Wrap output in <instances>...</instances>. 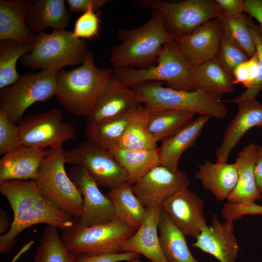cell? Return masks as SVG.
Returning <instances> with one entry per match:
<instances>
[{
  "label": "cell",
  "instance_id": "obj_39",
  "mask_svg": "<svg viewBox=\"0 0 262 262\" xmlns=\"http://www.w3.org/2000/svg\"><path fill=\"white\" fill-rule=\"evenodd\" d=\"M21 146L19 126L13 123L0 109V154L4 155Z\"/></svg>",
  "mask_w": 262,
  "mask_h": 262
},
{
  "label": "cell",
  "instance_id": "obj_10",
  "mask_svg": "<svg viewBox=\"0 0 262 262\" xmlns=\"http://www.w3.org/2000/svg\"><path fill=\"white\" fill-rule=\"evenodd\" d=\"M139 2L161 14L166 30L175 38L190 34L206 22L220 18L223 14L220 7L212 0L177 2L147 0Z\"/></svg>",
  "mask_w": 262,
  "mask_h": 262
},
{
  "label": "cell",
  "instance_id": "obj_13",
  "mask_svg": "<svg viewBox=\"0 0 262 262\" xmlns=\"http://www.w3.org/2000/svg\"><path fill=\"white\" fill-rule=\"evenodd\" d=\"M68 175L82 195L83 203L78 223L86 227L106 224L115 217L108 196L104 195L98 186L83 167L74 165Z\"/></svg>",
  "mask_w": 262,
  "mask_h": 262
},
{
  "label": "cell",
  "instance_id": "obj_17",
  "mask_svg": "<svg viewBox=\"0 0 262 262\" xmlns=\"http://www.w3.org/2000/svg\"><path fill=\"white\" fill-rule=\"evenodd\" d=\"M222 25L214 19L203 24L190 34L175 38L177 45L191 67L217 58Z\"/></svg>",
  "mask_w": 262,
  "mask_h": 262
},
{
  "label": "cell",
  "instance_id": "obj_5",
  "mask_svg": "<svg viewBox=\"0 0 262 262\" xmlns=\"http://www.w3.org/2000/svg\"><path fill=\"white\" fill-rule=\"evenodd\" d=\"M88 49L82 39L74 38L72 32L53 30L36 34L32 50L19 59L20 63L33 70L57 72L66 66L82 65Z\"/></svg>",
  "mask_w": 262,
  "mask_h": 262
},
{
  "label": "cell",
  "instance_id": "obj_49",
  "mask_svg": "<svg viewBox=\"0 0 262 262\" xmlns=\"http://www.w3.org/2000/svg\"><path fill=\"white\" fill-rule=\"evenodd\" d=\"M124 262H144L140 261L138 258L133 259L129 261H124Z\"/></svg>",
  "mask_w": 262,
  "mask_h": 262
},
{
  "label": "cell",
  "instance_id": "obj_31",
  "mask_svg": "<svg viewBox=\"0 0 262 262\" xmlns=\"http://www.w3.org/2000/svg\"><path fill=\"white\" fill-rule=\"evenodd\" d=\"M149 113L142 104L131 112L117 147L131 150H154L158 148L157 141L147 130Z\"/></svg>",
  "mask_w": 262,
  "mask_h": 262
},
{
  "label": "cell",
  "instance_id": "obj_4",
  "mask_svg": "<svg viewBox=\"0 0 262 262\" xmlns=\"http://www.w3.org/2000/svg\"><path fill=\"white\" fill-rule=\"evenodd\" d=\"M139 101L149 112L170 109L193 112L223 119L227 108L221 99L200 90L184 91L165 87L155 82H145L132 88Z\"/></svg>",
  "mask_w": 262,
  "mask_h": 262
},
{
  "label": "cell",
  "instance_id": "obj_14",
  "mask_svg": "<svg viewBox=\"0 0 262 262\" xmlns=\"http://www.w3.org/2000/svg\"><path fill=\"white\" fill-rule=\"evenodd\" d=\"M189 184L184 172H173L160 165L152 168L131 187L142 205L152 208L162 206L166 200Z\"/></svg>",
  "mask_w": 262,
  "mask_h": 262
},
{
  "label": "cell",
  "instance_id": "obj_48",
  "mask_svg": "<svg viewBox=\"0 0 262 262\" xmlns=\"http://www.w3.org/2000/svg\"><path fill=\"white\" fill-rule=\"evenodd\" d=\"M11 223H10L7 212L3 209L0 210V233L3 235L9 229Z\"/></svg>",
  "mask_w": 262,
  "mask_h": 262
},
{
  "label": "cell",
  "instance_id": "obj_30",
  "mask_svg": "<svg viewBox=\"0 0 262 262\" xmlns=\"http://www.w3.org/2000/svg\"><path fill=\"white\" fill-rule=\"evenodd\" d=\"M127 174V183L132 185L153 167L162 165L158 148L154 150H131L116 147L109 151Z\"/></svg>",
  "mask_w": 262,
  "mask_h": 262
},
{
  "label": "cell",
  "instance_id": "obj_9",
  "mask_svg": "<svg viewBox=\"0 0 262 262\" xmlns=\"http://www.w3.org/2000/svg\"><path fill=\"white\" fill-rule=\"evenodd\" d=\"M56 71L28 72L14 83L0 89V109L14 124L20 123L32 105L55 96Z\"/></svg>",
  "mask_w": 262,
  "mask_h": 262
},
{
  "label": "cell",
  "instance_id": "obj_8",
  "mask_svg": "<svg viewBox=\"0 0 262 262\" xmlns=\"http://www.w3.org/2000/svg\"><path fill=\"white\" fill-rule=\"evenodd\" d=\"M136 229L117 217L100 225L86 227L75 221L63 231L61 240L71 252L89 255L121 252L122 246Z\"/></svg>",
  "mask_w": 262,
  "mask_h": 262
},
{
  "label": "cell",
  "instance_id": "obj_36",
  "mask_svg": "<svg viewBox=\"0 0 262 262\" xmlns=\"http://www.w3.org/2000/svg\"><path fill=\"white\" fill-rule=\"evenodd\" d=\"M248 16L243 13L229 14L223 12L219 18L233 39L251 57L256 52L255 41L249 27Z\"/></svg>",
  "mask_w": 262,
  "mask_h": 262
},
{
  "label": "cell",
  "instance_id": "obj_15",
  "mask_svg": "<svg viewBox=\"0 0 262 262\" xmlns=\"http://www.w3.org/2000/svg\"><path fill=\"white\" fill-rule=\"evenodd\" d=\"M162 209L185 236L196 239L207 226L203 201L188 187L182 188L166 200Z\"/></svg>",
  "mask_w": 262,
  "mask_h": 262
},
{
  "label": "cell",
  "instance_id": "obj_2",
  "mask_svg": "<svg viewBox=\"0 0 262 262\" xmlns=\"http://www.w3.org/2000/svg\"><path fill=\"white\" fill-rule=\"evenodd\" d=\"M112 73V69L95 66L90 50L80 66L56 72L55 98L71 114L86 118L93 109Z\"/></svg>",
  "mask_w": 262,
  "mask_h": 262
},
{
  "label": "cell",
  "instance_id": "obj_20",
  "mask_svg": "<svg viewBox=\"0 0 262 262\" xmlns=\"http://www.w3.org/2000/svg\"><path fill=\"white\" fill-rule=\"evenodd\" d=\"M146 209L144 221L124 244L120 252L142 254L151 262H169L162 251L158 233L162 206Z\"/></svg>",
  "mask_w": 262,
  "mask_h": 262
},
{
  "label": "cell",
  "instance_id": "obj_29",
  "mask_svg": "<svg viewBox=\"0 0 262 262\" xmlns=\"http://www.w3.org/2000/svg\"><path fill=\"white\" fill-rule=\"evenodd\" d=\"M158 230L161 248L169 262H198L188 246L185 235L172 222L163 209Z\"/></svg>",
  "mask_w": 262,
  "mask_h": 262
},
{
  "label": "cell",
  "instance_id": "obj_25",
  "mask_svg": "<svg viewBox=\"0 0 262 262\" xmlns=\"http://www.w3.org/2000/svg\"><path fill=\"white\" fill-rule=\"evenodd\" d=\"M70 18L64 0H33L26 21L29 30L36 34L49 27L65 30Z\"/></svg>",
  "mask_w": 262,
  "mask_h": 262
},
{
  "label": "cell",
  "instance_id": "obj_23",
  "mask_svg": "<svg viewBox=\"0 0 262 262\" xmlns=\"http://www.w3.org/2000/svg\"><path fill=\"white\" fill-rule=\"evenodd\" d=\"M211 117L199 115L177 133L162 142L158 147L161 164L173 172H177L179 160L183 152L193 146Z\"/></svg>",
  "mask_w": 262,
  "mask_h": 262
},
{
  "label": "cell",
  "instance_id": "obj_34",
  "mask_svg": "<svg viewBox=\"0 0 262 262\" xmlns=\"http://www.w3.org/2000/svg\"><path fill=\"white\" fill-rule=\"evenodd\" d=\"M33 43L26 44L10 40H0V89L17 81L20 77L16 70L17 61L30 52Z\"/></svg>",
  "mask_w": 262,
  "mask_h": 262
},
{
  "label": "cell",
  "instance_id": "obj_16",
  "mask_svg": "<svg viewBox=\"0 0 262 262\" xmlns=\"http://www.w3.org/2000/svg\"><path fill=\"white\" fill-rule=\"evenodd\" d=\"M141 104L135 91L123 84L112 71L86 122L90 125L120 116Z\"/></svg>",
  "mask_w": 262,
  "mask_h": 262
},
{
  "label": "cell",
  "instance_id": "obj_46",
  "mask_svg": "<svg viewBox=\"0 0 262 262\" xmlns=\"http://www.w3.org/2000/svg\"><path fill=\"white\" fill-rule=\"evenodd\" d=\"M221 10L229 14H240L244 12V0H215Z\"/></svg>",
  "mask_w": 262,
  "mask_h": 262
},
{
  "label": "cell",
  "instance_id": "obj_19",
  "mask_svg": "<svg viewBox=\"0 0 262 262\" xmlns=\"http://www.w3.org/2000/svg\"><path fill=\"white\" fill-rule=\"evenodd\" d=\"M237 104L238 112L227 128L221 145L216 149L217 163L227 162L232 150L248 131L255 127H262V104L256 98Z\"/></svg>",
  "mask_w": 262,
  "mask_h": 262
},
{
  "label": "cell",
  "instance_id": "obj_35",
  "mask_svg": "<svg viewBox=\"0 0 262 262\" xmlns=\"http://www.w3.org/2000/svg\"><path fill=\"white\" fill-rule=\"evenodd\" d=\"M75 255L64 246L58 229L48 225L44 229L33 262H72Z\"/></svg>",
  "mask_w": 262,
  "mask_h": 262
},
{
  "label": "cell",
  "instance_id": "obj_12",
  "mask_svg": "<svg viewBox=\"0 0 262 262\" xmlns=\"http://www.w3.org/2000/svg\"><path fill=\"white\" fill-rule=\"evenodd\" d=\"M66 164L85 168L98 186L111 189L127 183V174L109 151L90 142L64 150Z\"/></svg>",
  "mask_w": 262,
  "mask_h": 262
},
{
  "label": "cell",
  "instance_id": "obj_32",
  "mask_svg": "<svg viewBox=\"0 0 262 262\" xmlns=\"http://www.w3.org/2000/svg\"><path fill=\"white\" fill-rule=\"evenodd\" d=\"M147 130L157 141L169 138L192 121L195 113L164 109L149 112Z\"/></svg>",
  "mask_w": 262,
  "mask_h": 262
},
{
  "label": "cell",
  "instance_id": "obj_18",
  "mask_svg": "<svg viewBox=\"0 0 262 262\" xmlns=\"http://www.w3.org/2000/svg\"><path fill=\"white\" fill-rule=\"evenodd\" d=\"M234 230L233 221L225 220L222 222L213 214L211 224L202 229L192 246L212 255L220 262H236L240 248Z\"/></svg>",
  "mask_w": 262,
  "mask_h": 262
},
{
  "label": "cell",
  "instance_id": "obj_37",
  "mask_svg": "<svg viewBox=\"0 0 262 262\" xmlns=\"http://www.w3.org/2000/svg\"><path fill=\"white\" fill-rule=\"evenodd\" d=\"M221 24L222 33L217 59L225 69L232 75L235 67L248 60L250 57Z\"/></svg>",
  "mask_w": 262,
  "mask_h": 262
},
{
  "label": "cell",
  "instance_id": "obj_28",
  "mask_svg": "<svg viewBox=\"0 0 262 262\" xmlns=\"http://www.w3.org/2000/svg\"><path fill=\"white\" fill-rule=\"evenodd\" d=\"M107 196L115 217L128 226L138 229L146 218L147 209L135 195L131 185L126 183L111 189Z\"/></svg>",
  "mask_w": 262,
  "mask_h": 262
},
{
  "label": "cell",
  "instance_id": "obj_38",
  "mask_svg": "<svg viewBox=\"0 0 262 262\" xmlns=\"http://www.w3.org/2000/svg\"><path fill=\"white\" fill-rule=\"evenodd\" d=\"M249 28L252 33L258 54L259 63V74L252 85L238 97L225 101L236 104L244 100L256 98L262 90V29L260 25L255 24L249 16L247 18Z\"/></svg>",
  "mask_w": 262,
  "mask_h": 262
},
{
  "label": "cell",
  "instance_id": "obj_43",
  "mask_svg": "<svg viewBox=\"0 0 262 262\" xmlns=\"http://www.w3.org/2000/svg\"><path fill=\"white\" fill-rule=\"evenodd\" d=\"M139 256V254L133 252L94 255L78 254L72 262H120L138 258Z\"/></svg>",
  "mask_w": 262,
  "mask_h": 262
},
{
  "label": "cell",
  "instance_id": "obj_11",
  "mask_svg": "<svg viewBox=\"0 0 262 262\" xmlns=\"http://www.w3.org/2000/svg\"><path fill=\"white\" fill-rule=\"evenodd\" d=\"M18 126L22 145L41 149L61 146L76 135L74 125L65 120L61 110L55 108L27 115Z\"/></svg>",
  "mask_w": 262,
  "mask_h": 262
},
{
  "label": "cell",
  "instance_id": "obj_27",
  "mask_svg": "<svg viewBox=\"0 0 262 262\" xmlns=\"http://www.w3.org/2000/svg\"><path fill=\"white\" fill-rule=\"evenodd\" d=\"M190 76L195 90H200L219 99L224 93L233 91V77L217 58L191 67Z\"/></svg>",
  "mask_w": 262,
  "mask_h": 262
},
{
  "label": "cell",
  "instance_id": "obj_33",
  "mask_svg": "<svg viewBox=\"0 0 262 262\" xmlns=\"http://www.w3.org/2000/svg\"><path fill=\"white\" fill-rule=\"evenodd\" d=\"M132 111L87 125L85 135L88 140L108 151L117 147Z\"/></svg>",
  "mask_w": 262,
  "mask_h": 262
},
{
  "label": "cell",
  "instance_id": "obj_26",
  "mask_svg": "<svg viewBox=\"0 0 262 262\" xmlns=\"http://www.w3.org/2000/svg\"><path fill=\"white\" fill-rule=\"evenodd\" d=\"M194 176L200 181L205 190L210 191L219 201L227 199L238 180L234 163H213L208 160L198 166V170Z\"/></svg>",
  "mask_w": 262,
  "mask_h": 262
},
{
  "label": "cell",
  "instance_id": "obj_44",
  "mask_svg": "<svg viewBox=\"0 0 262 262\" xmlns=\"http://www.w3.org/2000/svg\"><path fill=\"white\" fill-rule=\"evenodd\" d=\"M69 11L73 13L85 12L90 9L97 12L108 1L107 0H66Z\"/></svg>",
  "mask_w": 262,
  "mask_h": 262
},
{
  "label": "cell",
  "instance_id": "obj_41",
  "mask_svg": "<svg viewBox=\"0 0 262 262\" xmlns=\"http://www.w3.org/2000/svg\"><path fill=\"white\" fill-rule=\"evenodd\" d=\"M259 74V58L257 52L243 63L237 66L233 71V84L242 83L249 88Z\"/></svg>",
  "mask_w": 262,
  "mask_h": 262
},
{
  "label": "cell",
  "instance_id": "obj_1",
  "mask_svg": "<svg viewBox=\"0 0 262 262\" xmlns=\"http://www.w3.org/2000/svg\"><path fill=\"white\" fill-rule=\"evenodd\" d=\"M0 192L9 202L14 215L9 230L0 235L1 253L10 252L18 234L32 226L45 224L64 231L75 221L43 196L34 180L0 182Z\"/></svg>",
  "mask_w": 262,
  "mask_h": 262
},
{
  "label": "cell",
  "instance_id": "obj_6",
  "mask_svg": "<svg viewBox=\"0 0 262 262\" xmlns=\"http://www.w3.org/2000/svg\"><path fill=\"white\" fill-rule=\"evenodd\" d=\"M157 64L147 68H114L113 74L123 84L133 87L149 82H166L169 88L195 90L191 67L180 51L175 39L165 44L157 58Z\"/></svg>",
  "mask_w": 262,
  "mask_h": 262
},
{
  "label": "cell",
  "instance_id": "obj_24",
  "mask_svg": "<svg viewBox=\"0 0 262 262\" xmlns=\"http://www.w3.org/2000/svg\"><path fill=\"white\" fill-rule=\"evenodd\" d=\"M257 146L250 143L238 154L234 164L238 173L236 185L227 198L231 202H255L262 196L254 175Z\"/></svg>",
  "mask_w": 262,
  "mask_h": 262
},
{
  "label": "cell",
  "instance_id": "obj_47",
  "mask_svg": "<svg viewBox=\"0 0 262 262\" xmlns=\"http://www.w3.org/2000/svg\"><path fill=\"white\" fill-rule=\"evenodd\" d=\"M254 175L257 188L262 193V147L257 146V155L254 165Z\"/></svg>",
  "mask_w": 262,
  "mask_h": 262
},
{
  "label": "cell",
  "instance_id": "obj_3",
  "mask_svg": "<svg viewBox=\"0 0 262 262\" xmlns=\"http://www.w3.org/2000/svg\"><path fill=\"white\" fill-rule=\"evenodd\" d=\"M118 35L120 43L112 47L110 57L114 69L149 66L157 60L164 45L175 39L155 10L145 24L135 29H122Z\"/></svg>",
  "mask_w": 262,
  "mask_h": 262
},
{
  "label": "cell",
  "instance_id": "obj_21",
  "mask_svg": "<svg viewBox=\"0 0 262 262\" xmlns=\"http://www.w3.org/2000/svg\"><path fill=\"white\" fill-rule=\"evenodd\" d=\"M48 151L22 146L4 154L0 160V182L34 180Z\"/></svg>",
  "mask_w": 262,
  "mask_h": 262
},
{
  "label": "cell",
  "instance_id": "obj_42",
  "mask_svg": "<svg viewBox=\"0 0 262 262\" xmlns=\"http://www.w3.org/2000/svg\"><path fill=\"white\" fill-rule=\"evenodd\" d=\"M221 213L225 220L234 222L245 215H262V206L255 202L227 201L224 205Z\"/></svg>",
  "mask_w": 262,
  "mask_h": 262
},
{
  "label": "cell",
  "instance_id": "obj_22",
  "mask_svg": "<svg viewBox=\"0 0 262 262\" xmlns=\"http://www.w3.org/2000/svg\"><path fill=\"white\" fill-rule=\"evenodd\" d=\"M33 0H0V40H10L33 44L36 34L26 24V17Z\"/></svg>",
  "mask_w": 262,
  "mask_h": 262
},
{
  "label": "cell",
  "instance_id": "obj_7",
  "mask_svg": "<svg viewBox=\"0 0 262 262\" xmlns=\"http://www.w3.org/2000/svg\"><path fill=\"white\" fill-rule=\"evenodd\" d=\"M63 146L51 147L34 180L43 196L75 221L82 211V194L66 172Z\"/></svg>",
  "mask_w": 262,
  "mask_h": 262
},
{
  "label": "cell",
  "instance_id": "obj_40",
  "mask_svg": "<svg viewBox=\"0 0 262 262\" xmlns=\"http://www.w3.org/2000/svg\"><path fill=\"white\" fill-rule=\"evenodd\" d=\"M101 22L98 13L90 9L76 20L72 35L79 39L96 37L98 35Z\"/></svg>",
  "mask_w": 262,
  "mask_h": 262
},
{
  "label": "cell",
  "instance_id": "obj_45",
  "mask_svg": "<svg viewBox=\"0 0 262 262\" xmlns=\"http://www.w3.org/2000/svg\"><path fill=\"white\" fill-rule=\"evenodd\" d=\"M244 12L256 19L262 29V0H244Z\"/></svg>",
  "mask_w": 262,
  "mask_h": 262
}]
</instances>
